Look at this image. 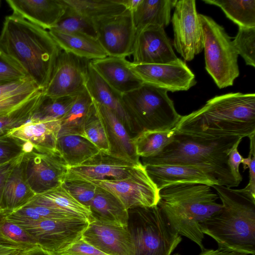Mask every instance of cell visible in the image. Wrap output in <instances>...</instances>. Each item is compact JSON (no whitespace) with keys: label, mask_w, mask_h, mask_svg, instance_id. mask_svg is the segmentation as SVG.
<instances>
[{"label":"cell","mask_w":255,"mask_h":255,"mask_svg":"<svg viewBox=\"0 0 255 255\" xmlns=\"http://www.w3.org/2000/svg\"><path fill=\"white\" fill-rule=\"evenodd\" d=\"M89 209L90 221L97 220L127 227L128 210L116 196L106 189L97 186Z\"/></svg>","instance_id":"25"},{"label":"cell","mask_w":255,"mask_h":255,"mask_svg":"<svg viewBox=\"0 0 255 255\" xmlns=\"http://www.w3.org/2000/svg\"><path fill=\"white\" fill-rule=\"evenodd\" d=\"M203 31L205 68L220 89L239 77L238 54L224 28L212 18L199 14Z\"/></svg>","instance_id":"8"},{"label":"cell","mask_w":255,"mask_h":255,"mask_svg":"<svg viewBox=\"0 0 255 255\" xmlns=\"http://www.w3.org/2000/svg\"><path fill=\"white\" fill-rule=\"evenodd\" d=\"M38 91L13 96L0 97V117L11 112L23 105Z\"/></svg>","instance_id":"47"},{"label":"cell","mask_w":255,"mask_h":255,"mask_svg":"<svg viewBox=\"0 0 255 255\" xmlns=\"http://www.w3.org/2000/svg\"><path fill=\"white\" fill-rule=\"evenodd\" d=\"M141 1V0H117V1L124 6L126 9L131 12L136 9Z\"/></svg>","instance_id":"53"},{"label":"cell","mask_w":255,"mask_h":255,"mask_svg":"<svg viewBox=\"0 0 255 255\" xmlns=\"http://www.w3.org/2000/svg\"><path fill=\"white\" fill-rule=\"evenodd\" d=\"M1 54V52L0 51V55Z\"/></svg>","instance_id":"58"},{"label":"cell","mask_w":255,"mask_h":255,"mask_svg":"<svg viewBox=\"0 0 255 255\" xmlns=\"http://www.w3.org/2000/svg\"><path fill=\"white\" fill-rule=\"evenodd\" d=\"M8 131H0V137L7 134Z\"/></svg>","instance_id":"55"},{"label":"cell","mask_w":255,"mask_h":255,"mask_svg":"<svg viewBox=\"0 0 255 255\" xmlns=\"http://www.w3.org/2000/svg\"><path fill=\"white\" fill-rule=\"evenodd\" d=\"M129 66L143 83L167 92L187 91L196 83L195 75L180 58L164 64H141L129 61Z\"/></svg>","instance_id":"15"},{"label":"cell","mask_w":255,"mask_h":255,"mask_svg":"<svg viewBox=\"0 0 255 255\" xmlns=\"http://www.w3.org/2000/svg\"><path fill=\"white\" fill-rule=\"evenodd\" d=\"M175 132V128L165 131L144 130L132 137L135 150L139 157L156 155L168 144Z\"/></svg>","instance_id":"34"},{"label":"cell","mask_w":255,"mask_h":255,"mask_svg":"<svg viewBox=\"0 0 255 255\" xmlns=\"http://www.w3.org/2000/svg\"><path fill=\"white\" fill-rule=\"evenodd\" d=\"M61 128L60 120L29 121L9 130L7 135L33 148L46 152H57L56 145Z\"/></svg>","instance_id":"23"},{"label":"cell","mask_w":255,"mask_h":255,"mask_svg":"<svg viewBox=\"0 0 255 255\" xmlns=\"http://www.w3.org/2000/svg\"><path fill=\"white\" fill-rule=\"evenodd\" d=\"M122 101L138 133L144 130L172 129L182 116L167 91L146 84L122 95Z\"/></svg>","instance_id":"7"},{"label":"cell","mask_w":255,"mask_h":255,"mask_svg":"<svg viewBox=\"0 0 255 255\" xmlns=\"http://www.w3.org/2000/svg\"><path fill=\"white\" fill-rule=\"evenodd\" d=\"M250 139V151L246 158H243L242 163L244 169H249V182L243 189H237L248 197L255 200V137L253 136Z\"/></svg>","instance_id":"44"},{"label":"cell","mask_w":255,"mask_h":255,"mask_svg":"<svg viewBox=\"0 0 255 255\" xmlns=\"http://www.w3.org/2000/svg\"><path fill=\"white\" fill-rule=\"evenodd\" d=\"M63 1L92 22L119 14L126 10L117 0H63Z\"/></svg>","instance_id":"32"},{"label":"cell","mask_w":255,"mask_h":255,"mask_svg":"<svg viewBox=\"0 0 255 255\" xmlns=\"http://www.w3.org/2000/svg\"><path fill=\"white\" fill-rule=\"evenodd\" d=\"M23 154L6 180L2 198V212L10 211L25 205L35 195L24 177L22 166Z\"/></svg>","instance_id":"27"},{"label":"cell","mask_w":255,"mask_h":255,"mask_svg":"<svg viewBox=\"0 0 255 255\" xmlns=\"http://www.w3.org/2000/svg\"><path fill=\"white\" fill-rule=\"evenodd\" d=\"M56 255H109L88 243L81 237Z\"/></svg>","instance_id":"46"},{"label":"cell","mask_w":255,"mask_h":255,"mask_svg":"<svg viewBox=\"0 0 255 255\" xmlns=\"http://www.w3.org/2000/svg\"><path fill=\"white\" fill-rule=\"evenodd\" d=\"M61 50L47 30L13 13L5 17L0 51L17 62L43 91Z\"/></svg>","instance_id":"2"},{"label":"cell","mask_w":255,"mask_h":255,"mask_svg":"<svg viewBox=\"0 0 255 255\" xmlns=\"http://www.w3.org/2000/svg\"><path fill=\"white\" fill-rule=\"evenodd\" d=\"M40 89L29 76L16 81L0 85V97L13 96L35 92Z\"/></svg>","instance_id":"45"},{"label":"cell","mask_w":255,"mask_h":255,"mask_svg":"<svg viewBox=\"0 0 255 255\" xmlns=\"http://www.w3.org/2000/svg\"><path fill=\"white\" fill-rule=\"evenodd\" d=\"M238 55L247 65L255 67V27H239L238 32L232 40Z\"/></svg>","instance_id":"39"},{"label":"cell","mask_w":255,"mask_h":255,"mask_svg":"<svg viewBox=\"0 0 255 255\" xmlns=\"http://www.w3.org/2000/svg\"><path fill=\"white\" fill-rule=\"evenodd\" d=\"M176 131L200 136L249 137L255 133V94L230 93L214 97L181 116Z\"/></svg>","instance_id":"1"},{"label":"cell","mask_w":255,"mask_h":255,"mask_svg":"<svg viewBox=\"0 0 255 255\" xmlns=\"http://www.w3.org/2000/svg\"><path fill=\"white\" fill-rule=\"evenodd\" d=\"M66 5L64 14L52 28L64 32L82 33L97 39L93 22Z\"/></svg>","instance_id":"38"},{"label":"cell","mask_w":255,"mask_h":255,"mask_svg":"<svg viewBox=\"0 0 255 255\" xmlns=\"http://www.w3.org/2000/svg\"><path fill=\"white\" fill-rule=\"evenodd\" d=\"M91 60L61 50L49 81L43 90L50 98L74 96L85 88L88 66Z\"/></svg>","instance_id":"13"},{"label":"cell","mask_w":255,"mask_h":255,"mask_svg":"<svg viewBox=\"0 0 255 255\" xmlns=\"http://www.w3.org/2000/svg\"><path fill=\"white\" fill-rule=\"evenodd\" d=\"M126 58L108 56L91 60L94 69L121 96L139 88L143 83L131 70Z\"/></svg>","instance_id":"21"},{"label":"cell","mask_w":255,"mask_h":255,"mask_svg":"<svg viewBox=\"0 0 255 255\" xmlns=\"http://www.w3.org/2000/svg\"><path fill=\"white\" fill-rule=\"evenodd\" d=\"M25 205H36L66 210L90 221V210L74 199L62 186L35 195Z\"/></svg>","instance_id":"31"},{"label":"cell","mask_w":255,"mask_h":255,"mask_svg":"<svg viewBox=\"0 0 255 255\" xmlns=\"http://www.w3.org/2000/svg\"><path fill=\"white\" fill-rule=\"evenodd\" d=\"M37 246L12 244L0 239V255H25Z\"/></svg>","instance_id":"50"},{"label":"cell","mask_w":255,"mask_h":255,"mask_svg":"<svg viewBox=\"0 0 255 255\" xmlns=\"http://www.w3.org/2000/svg\"><path fill=\"white\" fill-rule=\"evenodd\" d=\"M9 221L22 228L40 247L55 255L80 238L89 223L79 218Z\"/></svg>","instance_id":"9"},{"label":"cell","mask_w":255,"mask_h":255,"mask_svg":"<svg viewBox=\"0 0 255 255\" xmlns=\"http://www.w3.org/2000/svg\"><path fill=\"white\" fill-rule=\"evenodd\" d=\"M28 75L14 60L1 53L0 55V85L22 80Z\"/></svg>","instance_id":"42"},{"label":"cell","mask_w":255,"mask_h":255,"mask_svg":"<svg viewBox=\"0 0 255 255\" xmlns=\"http://www.w3.org/2000/svg\"><path fill=\"white\" fill-rule=\"evenodd\" d=\"M81 238L109 255H132L133 246L128 227L92 220Z\"/></svg>","instance_id":"18"},{"label":"cell","mask_w":255,"mask_h":255,"mask_svg":"<svg viewBox=\"0 0 255 255\" xmlns=\"http://www.w3.org/2000/svg\"><path fill=\"white\" fill-rule=\"evenodd\" d=\"M94 104V101L86 88L77 94L70 109L60 120L58 137L67 135L85 137L84 123Z\"/></svg>","instance_id":"30"},{"label":"cell","mask_w":255,"mask_h":255,"mask_svg":"<svg viewBox=\"0 0 255 255\" xmlns=\"http://www.w3.org/2000/svg\"><path fill=\"white\" fill-rule=\"evenodd\" d=\"M22 166L25 181L35 195L60 186L69 169L57 152H43L33 148L24 152Z\"/></svg>","instance_id":"11"},{"label":"cell","mask_w":255,"mask_h":255,"mask_svg":"<svg viewBox=\"0 0 255 255\" xmlns=\"http://www.w3.org/2000/svg\"><path fill=\"white\" fill-rule=\"evenodd\" d=\"M213 189L208 185L191 183L174 184L159 191L157 205L170 225L181 236L196 244L201 251L205 248L201 225L222 208Z\"/></svg>","instance_id":"4"},{"label":"cell","mask_w":255,"mask_h":255,"mask_svg":"<svg viewBox=\"0 0 255 255\" xmlns=\"http://www.w3.org/2000/svg\"><path fill=\"white\" fill-rule=\"evenodd\" d=\"M239 136L221 138L200 136L176 130L173 139L156 155L142 158L143 165H185L211 170L219 185L232 188L239 183L232 175L228 163V155Z\"/></svg>","instance_id":"3"},{"label":"cell","mask_w":255,"mask_h":255,"mask_svg":"<svg viewBox=\"0 0 255 255\" xmlns=\"http://www.w3.org/2000/svg\"><path fill=\"white\" fill-rule=\"evenodd\" d=\"M159 191L177 183H199L219 185L215 174L202 167L185 165H143Z\"/></svg>","instance_id":"19"},{"label":"cell","mask_w":255,"mask_h":255,"mask_svg":"<svg viewBox=\"0 0 255 255\" xmlns=\"http://www.w3.org/2000/svg\"><path fill=\"white\" fill-rule=\"evenodd\" d=\"M60 48L81 58L93 60L108 56L97 39L79 33L48 30Z\"/></svg>","instance_id":"26"},{"label":"cell","mask_w":255,"mask_h":255,"mask_svg":"<svg viewBox=\"0 0 255 255\" xmlns=\"http://www.w3.org/2000/svg\"><path fill=\"white\" fill-rule=\"evenodd\" d=\"M56 151L69 168L83 163L100 150L84 136L67 135L58 137Z\"/></svg>","instance_id":"29"},{"label":"cell","mask_w":255,"mask_h":255,"mask_svg":"<svg viewBox=\"0 0 255 255\" xmlns=\"http://www.w3.org/2000/svg\"><path fill=\"white\" fill-rule=\"evenodd\" d=\"M172 255H180L178 253H176V254H174Z\"/></svg>","instance_id":"56"},{"label":"cell","mask_w":255,"mask_h":255,"mask_svg":"<svg viewBox=\"0 0 255 255\" xmlns=\"http://www.w3.org/2000/svg\"><path fill=\"white\" fill-rule=\"evenodd\" d=\"M76 96L53 98L44 95L29 121L61 120L70 109Z\"/></svg>","instance_id":"37"},{"label":"cell","mask_w":255,"mask_h":255,"mask_svg":"<svg viewBox=\"0 0 255 255\" xmlns=\"http://www.w3.org/2000/svg\"><path fill=\"white\" fill-rule=\"evenodd\" d=\"M28 205L33 207L37 213L43 219L60 220L69 218H79L84 219L75 214L62 209L36 205Z\"/></svg>","instance_id":"48"},{"label":"cell","mask_w":255,"mask_h":255,"mask_svg":"<svg viewBox=\"0 0 255 255\" xmlns=\"http://www.w3.org/2000/svg\"><path fill=\"white\" fill-rule=\"evenodd\" d=\"M94 103L84 123V136L101 151L111 153L105 124Z\"/></svg>","instance_id":"36"},{"label":"cell","mask_w":255,"mask_h":255,"mask_svg":"<svg viewBox=\"0 0 255 255\" xmlns=\"http://www.w3.org/2000/svg\"><path fill=\"white\" fill-rule=\"evenodd\" d=\"M6 2L13 14L48 30L56 25L66 8L63 0H6Z\"/></svg>","instance_id":"20"},{"label":"cell","mask_w":255,"mask_h":255,"mask_svg":"<svg viewBox=\"0 0 255 255\" xmlns=\"http://www.w3.org/2000/svg\"><path fill=\"white\" fill-rule=\"evenodd\" d=\"M199 255H252L245 254L240 253H237L232 251L222 250L218 248L217 249H205L201 251Z\"/></svg>","instance_id":"52"},{"label":"cell","mask_w":255,"mask_h":255,"mask_svg":"<svg viewBox=\"0 0 255 255\" xmlns=\"http://www.w3.org/2000/svg\"><path fill=\"white\" fill-rule=\"evenodd\" d=\"M61 186L74 199L88 209L97 189L95 185L83 179L66 180Z\"/></svg>","instance_id":"40"},{"label":"cell","mask_w":255,"mask_h":255,"mask_svg":"<svg viewBox=\"0 0 255 255\" xmlns=\"http://www.w3.org/2000/svg\"><path fill=\"white\" fill-rule=\"evenodd\" d=\"M22 155L17 158L0 165V213L2 212L1 209L2 198L6 180L12 169L18 162Z\"/></svg>","instance_id":"51"},{"label":"cell","mask_w":255,"mask_h":255,"mask_svg":"<svg viewBox=\"0 0 255 255\" xmlns=\"http://www.w3.org/2000/svg\"><path fill=\"white\" fill-rule=\"evenodd\" d=\"M25 255H56L51 252L47 251L41 247L37 246L30 250Z\"/></svg>","instance_id":"54"},{"label":"cell","mask_w":255,"mask_h":255,"mask_svg":"<svg viewBox=\"0 0 255 255\" xmlns=\"http://www.w3.org/2000/svg\"><path fill=\"white\" fill-rule=\"evenodd\" d=\"M1 0H0V6H1Z\"/></svg>","instance_id":"57"},{"label":"cell","mask_w":255,"mask_h":255,"mask_svg":"<svg viewBox=\"0 0 255 255\" xmlns=\"http://www.w3.org/2000/svg\"><path fill=\"white\" fill-rule=\"evenodd\" d=\"M0 239L12 244L38 246L35 240L17 225L6 220L0 213Z\"/></svg>","instance_id":"41"},{"label":"cell","mask_w":255,"mask_h":255,"mask_svg":"<svg viewBox=\"0 0 255 255\" xmlns=\"http://www.w3.org/2000/svg\"><path fill=\"white\" fill-rule=\"evenodd\" d=\"M93 22L97 40L108 56L126 58L132 54L136 30L131 11Z\"/></svg>","instance_id":"14"},{"label":"cell","mask_w":255,"mask_h":255,"mask_svg":"<svg viewBox=\"0 0 255 255\" xmlns=\"http://www.w3.org/2000/svg\"><path fill=\"white\" fill-rule=\"evenodd\" d=\"M242 140L238 141L232 149L228 155V163L231 173L236 180L239 183L242 181V176L240 172L239 166L243 157L238 151V148Z\"/></svg>","instance_id":"49"},{"label":"cell","mask_w":255,"mask_h":255,"mask_svg":"<svg viewBox=\"0 0 255 255\" xmlns=\"http://www.w3.org/2000/svg\"><path fill=\"white\" fill-rule=\"evenodd\" d=\"M85 87L93 100L112 111L122 122L128 133H138L122 101V96L113 90L89 63Z\"/></svg>","instance_id":"22"},{"label":"cell","mask_w":255,"mask_h":255,"mask_svg":"<svg viewBox=\"0 0 255 255\" xmlns=\"http://www.w3.org/2000/svg\"><path fill=\"white\" fill-rule=\"evenodd\" d=\"M222 209L201 225L203 233L213 239L218 248L255 255V200L224 186H211Z\"/></svg>","instance_id":"5"},{"label":"cell","mask_w":255,"mask_h":255,"mask_svg":"<svg viewBox=\"0 0 255 255\" xmlns=\"http://www.w3.org/2000/svg\"><path fill=\"white\" fill-rule=\"evenodd\" d=\"M128 215L132 255H171L181 243V236L157 205L130 209Z\"/></svg>","instance_id":"6"},{"label":"cell","mask_w":255,"mask_h":255,"mask_svg":"<svg viewBox=\"0 0 255 255\" xmlns=\"http://www.w3.org/2000/svg\"><path fill=\"white\" fill-rule=\"evenodd\" d=\"M24 143L7 134L0 137V165L17 158L25 152Z\"/></svg>","instance_id":"43"},{"label":"cell","mask_w":255,"mask_h":255,"mask_svg":"<svg viewBox=\"0 0 255 255\" xmlns=\"http://www.w3.org/2000/svg\"><path fill=\"white\" fill-rule=\"evenodd\" d=\"M86 180L112 193L127 210L152 207L157 205L159 201V190L140 161L126 178L116 180Z\"/></svg>","instance_id":"10"},{"label":"cell","mask_w":255,"mask_h":255,"mask_svg":"<svg viewBox=\"0 0 255 255\" xmlns=\"http://www.w3.org/2000/svg\"><path fill=\"white\" fill-rule=\"evenodd\" d=\"M134 63L164 64L177 60L164 28L150 25L136 31L132 54Z\"/></svg>","instance_id":"17"},{"label":"cell","mask_w":255,"mask_h":255,"mask_svg":"<svg viewBox=\"0 0 255 255\" xmlns=\"http://www.w3.org/2000/svg\"><path fill=\"white\" fill-rule=\"evenodd\" d=\"M94 102L105 124L111 153L139 161V157L136 154L132 137L130 136L122 122L110 109Z\"/></svg>","instance_id":"24"},{"label":"cell","mask_w":255,"mask_h":255,"mask_svg":"<svg viewBox=\"0 0 255 255\" xmlns=\"http://www.w3.org/2000/svg\"><path fill=\"white\" fill-rule=\"evenodd\" d=\"M216 5L239 27H255V0H203Z\"/></svg>","instance_id":"33"},{"label":"cell","mask_w":255,"mask_h":255,"mask_svg":"<svg viewBox=\"0 0 255 255\" xmlns=\"http://www.w3.org/2000/svg\"><path fill=\"white\" fill-rule=\"evenodd\" d=\"M171 19L173 46L185 61L192 60L203 50L202 25L194 0H177Z\"/></svg>","instance_id":"12"},{"label":"cell","mask_w":255,"mask_h":255,"mask_svg":"<svg viewBox=\"0 0 255 255\" xmlns=\"http://www.w3.org/2000/svg\"><path fill=\"white\" fill-rule=\"evenodd\" d=\"M177 0H141L132 12L133 21L136 31L150 25L163 27L171 20V11Z\"/></svg>","instance_id":"28"},{"label":"cell","mask_w":255,"mask_h":255,"mask_svg":"<svg viewBox=\"0 0 255 255\" xmlns=\"http://www.w3.org/2000/svg\"><path fill=\"white\" fill-rule=\"evenodd\" d=\"M44 95L38 90L30 99L11 112L0 117V131H9L29 122Z\"/></svg>","instance_id":"35"},{"label":"cell","mask_w":255,"mask_h":255,"mask_svg":"<svg viewBox=\"0 0 255 255\" xmlns=\"http://www.w3.org/2000/svg\"><path fill=\"white\" fill-rule=\"evenodd\" d=\"M139 162L100 150L83 163L69 167L64 180H121L128 177Z\"/></svg>","instance_id":"16"}]
</instances>
